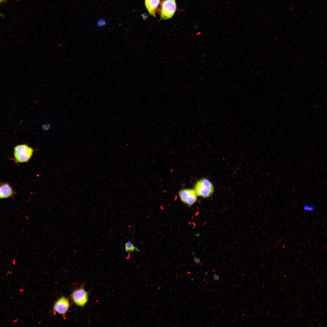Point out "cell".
Wrapping results in <instances>:
<instances>
[{
  "label": "cell",
  "mask_w": 327,
  "mask_h": 327,
  "mask_svg": "<svg viewBox=\"0 0 327 327\" xmlns=\"http://www.w3.org/2000/svg\"><path fill=\"white\" fill-rule=\"evenodd\" d=\"M34 149L26 144H18L14 149V156L16 163L28 161L31 157Z\"/></svg>",
  "instance_id": "cell-1"
},
{
  "label": "cell",
  "mask_w": 327,
  "mask_h": 327,
  "mask_svg": "<svg viewBox=\"0 0 327 327\" xmlns=\"http://www.w3.org/2000/svg\"><path fill=\"white\" fill-rule=\"evenodd\" d=\"M214 190L212 183L208 179L203 178L197 182L194 190L197 196L205 198L211 196Z\"/></svg>",
  "instance_id": "cell-2"
},
{
  "label": "cell",
  "mask_w": 327,
  "mask_h": 327,
  "mask_svg": "<svg viewBox=\"0 0 327 327\" xmlns=\"http://www.w3.org/2000/svg\"><path fill=\"white\" fill-rule=\"evenodd\" d=\"M161 5L160 19L166 20L172 18L176 10L175 0H163Z\"/></svg>",
  "instance_id": "cell-3"
},
{
  "label": "cell",
  "mask_w": 327,
  "mask_h": 327,
  "mask_svg": "<svg viewBox=\"0 0 327 327\" xmlns=\"http://www.w3.org/2000/svg\"><path fill=\"white\" fill-rule=\"evenodd\" d=\"M88 293L83 286L77 289L72 292L71 297L73 302L81 307L84 306L88 300Z\"/></svg>",
  "instance_id": "cell-4"
},
{
  "label": "cell",
  "mask_w": 327,
  "mask_h": 327,
  "mask_svg": "<svg viewBox=\"0 0 327 327\" xmlns=\"http://www.w3.org/2000/svg\"><path fill=\"white\" fill-rule=\"evenodd\" d=\"M178 194L181 201L189 206L192 205L197 200V195L193 189H182L179 191Z\"/></svg>",
  "instance_id": "cell-5"
},
{
  "label": "cell",
  "mask_w": 327,
  "mask_h": 327,
  "mask_svg": "<svg viewBox=\"0 0 327 327\" xmlns=\"http://www.w3.org/2000/svg\"><path fill=\"white\" fill-rule=\"evenodd\" d=\"M70 306L69 299L62 296L54 302L53 310L60 315H65L68 310Z\"/></svg>",
  "instance_id": "cell-6"
},
{
  "label": "cell",
  "mask_w": 327,
  "mask_h": 327,
  "mask_svg": "<svg viewBox=\"0 0 327 327\" xmlns=\"http://www.w3.org/2000/svg\"><path fill=\"white\" fill-rule=\"evenodd\" d=\"M15 193L8 183L0 184V199L8 198L13 196Z\"/></svg>",
  "instance_id": "cell-7"
},
{
  "label": "cell",
  "mask_w": 327,
  "mask_h": 327,
  "mask_svg": "<svg viewBox=\"0 0 327 327\" xmlns=\"http://www.w3.org/2000/svg\"><path fill=\"white\" fill-rule=\"evenodd\" d=\"M160 0H145L146 7L150 14L155 17L156 13Z\"/></svg>",
  "instance_id": "cell-8"
},
{
  "label": "cell",
  "mask_w": 327,
  "mask_h": 327,
  "mask_svg": "<svg viewBox=\"0 0 327 327\" xmlns=\"http://www.w3.org/2000/svg\"><path fill=\"white\" fill-rule=\"evenodd\" d=\"M125 251L127 252H133L136 251L140 252L139 249L135 246L130 240H128L125 243Z\"/></svg>",
  "instance_id": "cell-9"
},
{
  "label": "cell",
  "mask_w": 327,
  "mask_h": 327,
  "mask_svg": "<svg viewBox=\"0 0 327 327\" xmlns=\"http://www.w3.org/2000/svg\"><path fill=\"white\" fill-rule=\"evenodd\" d=\"M315 209V207L312 205L305 204L303 206L302 209L305 212H310L313 211Z\"/></svg>",
  "instance_id": "cell-10"
},
{
  "label": "cell",
  "mask_w": 327,
  "mask_h": 327,
  "mask_svg": "<svg viewBox=\"0 0 327 327\" xmlns=\"http://www.w3.org/2000/svg\"><path fill=\"white\" fill-rule=\"evenodd\" d=\"M213 278L214 281H216L219 280L220 277L219 275L216 273H214L213 275Z\"/></svg>",
  "instance_id": "cell-11"
},
{
  "label": "cell",
  "mask_w": 327,
  "mask_h": 327,
  "mask_svg": "<svg viewBox=\"0 0 327 327\" xmlns=\"http://www.w3.org/2000/svg\"><path fill=\"white\" fill-rule=\"evenodd\" d=\"M12 274V271H7L6 272V274L5 275V276H8L9 275H11Z\"/></svg>",
  "instance_id": "cell-12"
},
{
  "label": "cell",
  "mask_w": 327,
  "mask_h": 327,
  "mask_svg": "<svg viewBox=\"0 0 327 327\" xmlns=\"http://www.w3.org/2000/svg\"><path fill=\"white\" fill-rule=\"evenodd\" d=\"M18 318L16 319H14L12 321V322L13 323H16V322H17L18 321Z\"/></svg>",
  "instance_id": "cell-13"
},
{
  "label": "cell",
  "mask_w": 327,
  "mask_h": 327,
  "mask_svg": "<svg viewBox=\"0 0 327 327\" xmlns=\"http://www.w3.org/2000/svg\"><path fill=\"white\" fill-rule=\"evenodd\" d=\"M195 261L196 263L198 264L199 263L200 260H199L198 259H195Z\"/></svg>",
  "instance_id": "cell-14"
},
{
  "label": "cell",
  "mask_w": 327,
  "mask_h": 327,
  "mask_svg": "<svg viewBox=\"0 0 327 327\" xmlns=\"http://www.w3.org/2000/svg\"><path fill=\"white\" fill-rule=\"evenodd\" d=\"M6 1V0H0V3L4 2Z\"/></svg>",
  "instance_id": "cell-15"
},
{
  "label": "cell",
  "mask_w": 327,
  "mask_h": 327,
  "mask_svg": "<svg viewBox=\"0 0 327 327\" xmlns=\"http://www.w3.org/2000/svg\"><path fill=\"white\" fill-rule=\"evenodd\" d=\"M23 291H24L23 289H20L19 290V291L20 292H22Z\"/></svg>",
  "instance_id": "cell-16"
},
{
  "label": "cell",
  "mask_w": 327,
  "mask_h": 327,
  "mask_svg": "<svg viewBox=\"0 0 327 327\" xmlns=\"http://www.w3.org/2000/svg\"><path fill=\"white\" fill-rule=\"evenodd\" d=\"M208 272H206H206H205V275H208Z\"/></svg>",
  "instance_id": "cell-17"
},
{
  "label": "cell",
  "mask_w": 327,
  "mask_h": 327,
  "mask_svg": "<svg viewBox=\"0 0 327 327\" xmlns=\"http://www.w3.org/2000/svg\"><path fill=\"white\" fill-rule=\"evenodd\" d=\"M0 15L2 17H3V15L0 12Z\"/></svg>",
  "instance_id": "cell-18"
}]
</instances>
